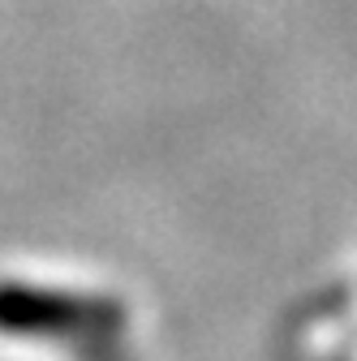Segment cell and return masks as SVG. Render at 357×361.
<instances>
[{
	"label": "cell",
	"mask_w": 357,
	"mask_h": 361,
	"mask_svg": "<svg viewBox=\"0 0 357 361\" xmlns=\"http://www.w3.org/2000/svg\"><path fill=\"white\" fill-rule=\"evenodd\" d=\"M129 314L104 293L52 288L35 280H0V336L52 344L78 361H116Z\"/></svg>",
	"instance_id": "obj_1"
}]
</instances>
